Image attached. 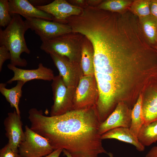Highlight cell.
Returning <instances> with one entry per match:
<instances>
[{
	"label": "cell",
	"instance_id": "obj_1",
	"mask_svg": "<svg viewBox=\"0 0 157 157\" xmlns=\"http://www.w3.org/2000/svg\"><path fill=\"white\" fill-rule=\"evenodd\" d=\"M30 128L48 141L54 150L64 149L72 157H99L107 154L99 133L95 106L74 110L56 116L35 108L28 112Z\"/></svg>",
	"mask_w": 157,
	"mask_h": 157
},
{
	"label": "cell",
	"instance_id": "obj_2",
	"mask_svg": "<svg viewBox=\"0 0 157 157\" xmlns=\"http://www.w3.org/2000/svg\"><path fill=\"white\" fill-rule=\"evenodd\" d=\"M12 16L10 23L4 29H0V45L4 46L9 51L11 56L10 64L15 66L26 67L27 61L20 56L23 53H30L24 38L29 28L20 15L13 14Z\"/></svg>",
	"mask_w": 157,
	"mask_h": 157
},
{
	"label": "cell",
	"instance_id": "obj_3",
	"mask_svg": "<svg viewBox=\"0 0 157 157\" xmlns=\"http://www.w3.org/2000/svg\"><path fill=\"white\" fill-rule=\"evenodd\" d=\"M84 37L81 34L72 32L42 42L40 48L48 54L53 53L80 63Z\"/></svg>",
	"mask_w": 157,
	"mask_h": 157
},
{
	"label": "cell",
	"instance_id": "obj_4",
	"mask_svg": "<svg viewBox=\"0 0 157 157\" xmlns=\"http://www.w3.org/2000/svg\"><path fill=\"white\" fill-rule=\"evenodd\" d=\"M51 84L53 104L50 116L60 115L74 110V101L76 88L68 87L59 75L55 76Z\"/></svg>",
	"mask_w": 157,
	"mask_h": 157
},
{
	"label": "cell",
	"instance_id": "obj_5",
	"mask_svg": "<svg viewBox=\"0 0 157 157\" xmlns=\"http://www.w3.org/2000/svg\"><path fill=\"white\" fill-rule=\"evenodd\" d=\"M25 137L18 147L21 157H43L54 151L46 138L25 126Z\"/></svg>",
	"mask_w": 157,
	"mask_h": 157
},
{
	"label": "cell",
	"instance_id": "obj_6",
	"mask_svg": "<svg viewBox=\"0 0 157 157\" xmlns=\"http://www.w3.org/2000/svg\"><path fill=\"white\" fill-rule=\"evenodd\" d=\"M99 91L94 75H83L76 88L74 110L95 106Z\"/></svg>",
	"mask_w": 157,
	"mask_h": 157
},
{
	"label": "cell",
	"instance_id": "obj_7",
	"mask_svg": "<svg viewBox=\"0 0 157 157\" xmlns=\"http://www.w3.org/2000/svg\"><path fill=\"white\" fill-rule=\"evenodd\" d=\"M25 22L29 29L35 31L43 42L72 31L67 24L40 18H28Z\"/></svg>",
	"mask_w": 157,
	"mask_h": 157
},
{
	"label": "cell",
	"instance_id": "obj_8",
	"mask_svg": "<svg viewBox=\"0 0 157 157\" xmlns=\"http://www.w3.org/2000/svg\"><path fill=\"white\" fill-rule=\"evenodd\" d=\"M49 54L66 85L76 88L80 78L83 75L80 64L53 53Z\"/></svg>",
	"mask_w": 157,
	"mask_h": 157
},
{
	"label": "cell",
	"instance_id": "obj_9",
	"mask_svg": "<svg viewBox=\"0 0 157 157\" xmlns=\"http://www.w3.org/2000/svg\"><path fill=\"white\" fill-rule=\"evenodd\" d=\"M36 7L51 15L53 21L65 24L68 18L79 15L83 10L65 0H55L46 5Z\"/></svg>",
	"mask_w": 157,
	"mask_h": 157
},
{
	"label": "cell",
	"instance_id": "obj_10",
	"mask_svg": "<svg viewBox=\"0 0 157 157\" xmlns=\"http://www.w3.org/2000/svg\"><path fill=\"white\" fill-rule=\"evenodd\" d=\"M131 112L128 105L120 102L107 119L101 123L99 128L101 135L113 129L120 127L129 128L131 123Z\"/></svg>",
	"mask_w": 157,
	"mask_h": 157
},
{
	"label": "cell",
	"instance_id": "obj_11",
	"mask_svg": "<svg viewBox=\"0 0 157 157\" xmlns=\"http://www.w3.org/2000/svg\"><path fill=\"white\" fill-rule=\"evenodd\" d=\"M3 124L5 135L8 139L7 144L14 151L19 153V146L25 137L20 115L18 114L15 110L8 113Z\"/></svg>",
	"mask_w": 157,
	"mask_h": 157
},
{
	"label": "cell",
	"instance_id": "obj_12",
	"mask_svg": "<svg viewBox=\"0 0 157 157\" xmlns=\"http://www.w3.org/2000/svg\"><path fill=\"white\" fill-rule=\"evenodd\" d=\"M7 67L14 74L13 76L7 82L8 84L15 81H22L26 83L34 79L50 81H52L55 76L51 69L45 67L41 63L39 64L37 68L34 69L19 68L10 63L7 65Z\"/></svg>",
	"mask_w": 157,
	"mask_h": 157
},
{
	"label": "cell",
	"instance_id": "obj_13",
	"mask_svg": "<svg viewBox=\"0 0 157 157\" xmlns=\"http://www.w3.org/2000/svg\"><path fill=\"white\" fill-rule=\"evenodd\" d=\"M147 88L142 107L144 124L145 125L157 120V76L151 78Z\"/></svg>",
	"mask_w": 157,
	"mask_h": 157
},
{
	"label": "cell",
	"instance_id": "obj_14",
	"mask_svg": "<svg viewBox=\"0 0 157 157\" xmlns=\"http://www.w3.org/2000/svg\"><path fill=\"white\" fill-rule=\"evenodd\" d=\"M8 4L11 15L17 14L26 19L40 18L53 21L51 15L34 6L28 0H9Z\"/></svg>",
	"mask_w": 157,
	"mask_h": 157
},
{
	"label": "cell",
	"instance_id": "obj_15",
	"mask_svg": "<svg viewBox=\"0 0 157 157\" xmlns=\"http://www.w3.org/2000/svg\"><path fill=\"white\" fill-rule=\"evenodd\" d=\"M101 139H114L134 146L139 151L144 150L145 146L139 141L137 137L133 133L129 128L120 127L110 130L101 135Z\"/></svg>",
	"mask_w": 157,
	"mask_h": 157
},
{
	"label": "cell",
	"instance_id": "obj_16",
	"mask_svg": "<svg viewBox=\"0 0 157 157\" xmlns=\"http://www.w3.org/2000/svg\"><path fill=\"white\" fill-rule=\"evenodd\" d=\"M94 51L89 40L84 36L82 44L80 65L84 75H94Z\"/></svg>",
	"mask_w": 157,
	"mask_h": 157
},
{
	"label": "cell",
	"instance_id": "obj_17",
	"mask_svg": "<svg viewBox=\"0 0 157 157\" xmlns=\"http://www.w3.org/2000/svg\"><path fill=\"white\" fill-rule=\"evenodd\" d=\"M26 83L22 81H18L16 85L10 89L6 88V83H0V92L5 97L12 108H14L18 114L20 115L19 107L20 99L22 95V88Z\"/></svg>",
	"mask_w": 157,
	"mask_h": 157
},
{
	"label": "cell",
	"instance_id": "obj_18",
	"mask_svg": "<svg viewBox=\"0 0 157 157\" xmlns=\"http://www.w3.org/2000/svg\"><path fill=\"white\" fill-rule=\"evenodd\" d=\"M138 19L145 38L149 44L156 50L157 19L151 14Z\"/></svg>",
	"mask_w": 157,
	"mask_h": 157
},
{
	"label": "cell",
	"instance_id": "obj_19",
	"mask_svg": "<svg viewBox=\"0 0 157 157\" xmlns=\"http://www.w3.org/2000/svg\"><path fill=\"white\" fill-rule=\"evenodd\" d=\"M143 99L142 95H139L131 110V123L129 128L131 132L137 137L140 129L144 124L142 109Z\"/></svg>",
	"mask_w": 157,
	"mask_h": 157
},
{
	"label": "cell",
	"instance_id": "obj_20",
	"mask_svg": "<svg viewBox=\"0 0 157 157\" xmlns=\"http://www.w3.org/2000/svg\"><path fill=\"white\" fill-rule=\"evenodd\" d=\"M140 142L144 146H149L157 141V120L143 124L138 136Z\"/></svg>",
	"mask_w": 157,
	"mask_h": 157
},
{
	"label": "cell",
	"instance_id": "obj_21",
	"mask_svg": "<svg viewBox=\"0 0 157 157\" xmlns=\"http://www.w3.org/2000/svg\"><path fill=\"white\" fill-rule=\"evenodd\" d=\"M133 0H106L103 1L97 7L99 9L119 13L128 10Z\"/></svg>",
	"mask_w": 157,
	"mask_h": 157
},
{
	"label": "cell",
	"instance_id": "obj_22",
	"mask_svg": "<svg viewBox=\"0 0 157 157\" xmlns=\"http://www.w3.org/2000/svg\"><path fill=\"white\" fill-rule=\"evenodd\" d=\"M151 0H135L129 7L128 10L138 18L151 15Z\"/></svg>",
	"mask_w": 157,
	"mask_h": 157
},
{
	"label": "cell",
	"instance_id": "obj_23",
	"mask_svg": "<svg viewBox=\"0 0 157 157\" xmlns=\"http://www.w3.org/2000/svg\"><path fill=\"white\" fill-rule=\"evenodd\" d=\"M12 17L9 9L8 0H0V26H7L11 22Z\"/></svg>",
	"mask_w": 157,
	"mask_h": 157
},
{
	"label": "cell",
	"instance_id": "obj_24",
	"mask_svg": "<svg viewBox=\"0 0 157 157\" xmlns=\"http://www.w3.org/2000/svg\"><path fill=\"white\" fill-rule=\"evenodd\" d=\"M0 157H21L19 153L13 150L7 144L0 150Z\"/></svg>",
	"mask_w": 157,
	"mask_h": 157
},
{
	"label": "cell",
	"instance_id": "obj_25",
	"mask_svg": "<svg viewBox=\"0 0 157 157\" xmlns=\"http://www.w3.org/2000/svg\"><path fill=\"white\" fill-rule=\"evenodd\" d=\"M11 54L9 51L4 46H0V72L2 69L3 63L8 60H10Z\"/></svg>",
	"mask_w": 157,
	"mask_h": 157
},
{
	"label": "cell",
	"instance_id": "obj_26",
	"mask_svg": "<svg viewBox=\"0 0 157 157\" xmlns=\"http://www.w3.org/2000/svg\"><path fill=\"white\" fill-rule=\"evenodd\" d=\"M67 1L72 5L83 9L88 6L86 0H69Z\"/></svg>",
	"mask_w": 157,
	"mask_h": 157
},
{
	"label": "cell",
	"instance_id": "obj_27",
	"mask_svg": "<svg viewBox=\"0 0 157 157\" xmlns=\"http://www.w3.org/2000/svg\"><path fill=\"white\" fill-rule=\"evenodd\" d=\"M150 9L151 14L157 19V0H151Z\"/></svg>",
	"mask_w": 157,
	"mask_h": 157
},
{
	"label": "cell",
	"instance_id": "obj_28",
	"mask_svg": "<svg viewBox=\"0 0 157 157\" xmlns=\"http://www.w3.org/2000/svg\"><path fill=\"white\" fill-rule=\"evenodd\" d=\"M35 7L46 5L50 3V1L46 0H28Z\"/></svg>",
	"mask_w": 157,
	"mask_h": 157
},
{
	"label": "cell",
	"instance_id": "obj_29",
	"mask_svg": "<svg viewBox=\"0 0 157 157\" xmlns=\"http://www.w3.org/2000/svg\"><path fill=\"white\" fill-rule=\"evenodd\" d=\"M145 157H157V145L152 147L147 153Z\"/></svg>",
	"mask_w": 157,
	"mask_h": 157
},
{
	"label": "cell",
	"instance_id": "obj_30",
	"mask_svg": "<svg viewBox=\"0 0 157 157\" xmlns=\"http://www.w3.org/2000/svg\"><path fill=\"white\" fill-rule=\"evenodd\" d=\"M88 6L97 7L103 0H86Z\"/></svg>",
	"mask_w": 157,
	"mask_h": 157
},
{
	"label": "cell",
	"instance_id": "obj_31",
	"mask_svg": "<svg viewBox=\"0 0 157 157\" xmlns=\"http://www.w3.org/2000/svg\"><path fill=\"white\" fill-rule=\"evenodd\" d=\"M63 150L62 149L54 150L50 154L43 157H59Z\"/></svg>",
	"mask_w": 157,
	"mask_h": 157
},
{
	"label": "cell",
	"instance_id": "obj_32",
	"mask_svg": "<svg viewBox=\"0 0 157 157\" xmlns=\"http://www.w3.org/2000/svg\"><path fill=\"white\" fill-rule=\"evenodd\" d=\"M63 152L65 156L67 157H72L71 155L66 150L63 149Z\"/></svg>",
	"mask_w": 157,
	"mask_h": 157
},
{
	"label": "cell",
	"instance_id": "obj_33",
	"mask_svg": "<svg viewBox=\"0 0 157 157\" xmlns=\"http://www.w3.org/2000/svg\"><path fill=\"white\" fill-rule=\"evenodd\" d=\"M108 154L110 157H114L113 154L111 153H108Z\"/></svg>",
	"mask_w": 157,
	"mask_h": 157
},
{
	"label": "cell",
	"instance_id": "obj_34",
	"mask_svg": "<svg viewBox=\"0 0 157 157\" xmlns=\"http://www.w3.org/2000/svg\"><path fill=\"white\" fill-rule=\"evenodd\" d=\"M156 50L157 51V34L156 41Z\"/></svg>",
	"mask_w": 157,
	"mask_h": 157
}]
</instances>
